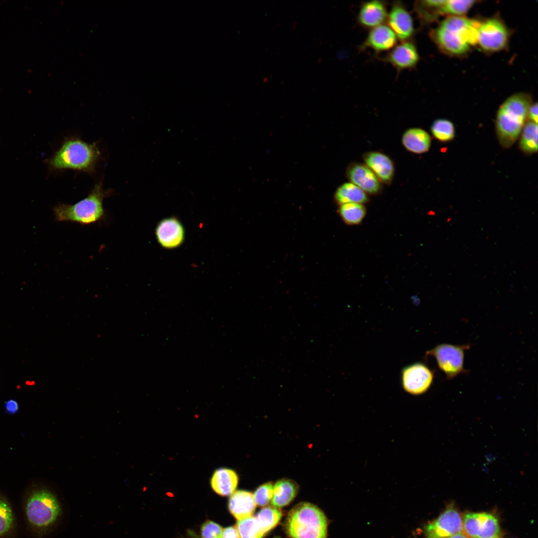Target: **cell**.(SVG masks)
Listing matches in <instances>:
<instances>
[{
	"label": "cell",
	"instance_id": "6da1fadb",
	"mask_svg": "<svg viewBox=\"0 0 538 538\" xmlns=\"http://www.w3.org/2000/svg\"><path fill=\"white\" fill-rule=\"evenodd\" d=\"M480 23L461 16H451L443 20L430 33V36L442 51L459 55L477 44Z\"/></svg>",
	"mask_w": 538,
	"mask_h": 538
},
{
	"label": "cell",
	"instance_id": "7a4b0ae2",
	"mask_svg": "<svg viewBox=\"0 0 538 538\" xmlns=\"http://www.w3.org/2000/svg\"><path fill=\"white\" fill-rule=\"evenodd\" d=\"M531 104L530 96L517 93L509 97L499 108L495 129L498 141L503 147H511L519 137L528 119Z\"/></svg>",
	"mask_w": 538,
	"mask_h": 538
},
{
	"label": "cell",
	"instance_id": "3957f363",
	"mask_svg": "<svg viewBox=\"0 0 538 538\" xmlns=\"http://www.w3.org/2000/svg\"><path fill=\"white\" fill-rule=\"evenodd\" d=\"M110 192L104 189L102 184L95 185L85 198L73 204L60 203L53 207L55 219L57 222H72L89 225L102 220L105 216L104 199Z\"/></svg>",
	"mask_w": 538,
	"mask_h": 538
},
{
	"label": "cell",
	"instance_id": "277c9868",
	"mask_svg": "<svg viewBox=\"0 0 538 538\" xmlns=\"http://www.w3.org/2000/svg\"><path fill=\"white\" fill-rule=\"evenodd\" d=\"M100 155L95 143L72 138L66 140L46 163L51 170L70 169L92 172Z\"/></svg>",
	"mask_w": 538,
	"mask_h": 538
},
{
	"label": "cell",
	"instance_id": "5b68a950",
	"mask_svg": "<svg viewBox=\"0 0 538 538\" xmlns=\"http://www.w3.org/2000/svg\"><path fill=\"white\" fill-rule=\"evenodd\" d=\"M327 526L324 514L309 503H301L293 507L285 523L290 538H327Z\"/></svg>",
	"mask_w": 538,
	"mask_h": 538
},
{
	"label": "cell",
	"instance_id": "8992f818",
	"mask_svg": "<svg viewBox=\"0 0 538 538\" xmlns=\"http://www.w3.org/2000/svg\"><path fill=\"white\" fill-rule=\"evenodd\" d=\"M25 512L29 524L33 528L44 531L56 523L62 510L55 495L42 489L33 492L28 497Z\"/></svg>",
	"mask_w": 538,
	"mask_h": 538
},
{
	"label": "cell",
	"instance_id": "52a82bcc",
	"mask_svg": "<svg viewBox=\"0 0 538 538\" xmlns=\"http://www.w3.org/2000/svg\"><path fill=\"white\" fill-rule=\"evenodd\" d=\"M469 347V345L441 344L428 351L426 354L435 358L439 368L447 379H452L465 372L464 368L465 352Z\"/></svg>",
	"mask_w": 538,
	"mask_h": 538
},
{
	"label": "cell",
	"instance_id": "ba28073f",
	"mask_svg": "<svg viewBox=\"0 0 538 538\" xmlns=\"http://www.w3.org/2000/svg\"><path fill=\"white\" fill-rule=\"evenodd\" d=\"M462 517L463 533L469 538H500L497 519L486 512H469Z\"/></svg>",
	"mask_w": 538,
	"mask_h": 538
},
{
	"label": "cell",
	"instance_id": "9c48e42d",
	"mask_svg": "<svg viewBox=\"0 0 538 538\" xmlns=\"http://www.w3.org/2000/svg\"><path fill=\"white\" fill-rule=\"evenodd\" d=\"M426 538H446L463 532L462 517L452 506L448 507L424 528Z\"/></svg>",
	"mask_w": 538,
	"mask_h": 538
},
{
	"label": "cell",
	"instance_id": "30bf717a",
	"mask_svg": "<svg viewBox=\"0 0 538 538\" xmlns=\"http://www.w3.org/2000/svg\"><path fill=\"white\" fill-rule=\"evenodd\" d=\"M508 37V30L502 21L492 18L480 23L477 43L486 51H497L505 47Z\"/></svg>",
	"mask_w": 538,
	"mask_h": 538
},
{
	"label": "cell",
	"instance_id": "8fae6325",
	"mask_svg": "<svg viewBox=\"0 0 538 538\" xmlns=\"http://www.w3.org/2000/svg\"><path fill=\"white\" fill-rule=\"evenodd\" d=\"M401 379L403 388L406 392L412 395H420L429 388L434 379V374L426 365L415 363L403 369Z\"/></svg>",
	"mask_w": 538,
	"mask_h": 538
},
{
	"label": "cell",
	"instance_id": "7c38bea8",
	"mask_svg": "<svg viewBox=\"0 0 538 538\" xmlns=\"http://www.w3.org/2000/svg\"><path fill=\"white\" fill-rule=\"evenodd\" d=\"M386 22L401 41L412 40L415 33L413 18L402 1L393 2Z\"/></svg>",
	"mask_w": 538,
	"mask_h": 538
},
{
	"label": "cell",
	"instance_id": "4fadbf2b",
	"mask_svg": "<svg viewBox=\"0 0 538 538\" xmlns=\"http://www.w3.org/2000/svg\"><path fill=\"white\" fill-rule=\"evenodd\" d=\"M381 60L391 64L398 72H401L415 67L419 60V55L414 42L409 40L401 41Z\"/></svg>",
	"mask_w": 538,
	"mask_h": 538
},
{
	"label": "cell",
	"instance_id": "5bb4252c",
	"mask_svg": "<svg viewBox=\"0 0 538 538\" xmlns=\"http://www.w3.org/2000/svg\"><path fill=\"white\" fill-rule=\"evenodd\" d=\"M388 14L387 4L382 0H369L363 2L357 16L358 24L369 30L385 24Z\"/></svg>",
	"mask_w": 538,
	"mask_h": 538
},
{
	"label": "cell",
	"instance_id": "9a60e30c",
	"mask_svg": "<svg viewBox=\"0 0 538 538\" xmlns=\"http://www.w3.org/2000/svg\"><path fill=\"white\" fill-rule=\"evenodd\" d=\"M398 40L394 32L385 23L370 29L359 49L370 48L377 53L389 51L397 44Z\"/></svg>",
	"mask_w": 538,
	"mask_h": 538
},
{
	"label": "cell",
	"instance_id": "2e32d148",
	"mask_svg": "<svg viewBox=\"0 0 538 538\" xmlns=\"http://www.w3.org/2000/svg\"><path fill=\"white\" fill-rule=\"evenodd\" d=\"M347 176L351 183L359 187L366 193L375 195L381 191V182L365 164L360 163L350 164L347 169Z\"/></svg>",
	"mask_w": 538,
	"mask_h": 538
},
{
	"label": "cell",
	"instance_id": "e0dca14e",
	"mask_svg": "<svg viewBox=\"0 0 538 538\" xmlns=\"http://www.w3.org/2000/svg\"><path fill=\"white\" fill-rule=\"evenodd\" d=\"M156 239L160 245L166 249L179 247L184 239V230L179 221L173 217L160 221L155 229Z\"/></svg>",
	"mask_w": 538,
	"mask_h": 538
},
{
	"label": "cell",
	"instance_id": "ac0fdd59",
	"mask_svg": "<svg viewBox=\"0 0 538 538\" xmlns=\"http://www.w3.org/2000/svg\"><path fill=\"white\" fill-rule=\"evenodd\" d=\"M365 165L375 174L381 182L390 184L394 178L395 167L387 155L378 151L365 153L363 156Z\"/></svg>",
	"mask_w": 538,
	"mask_h": 538
},
{
	"label": "cell",
	"instance_id": "d6986e66",
	"mask_svg": "<svg viewBox=\"0 0 538 538\" xmlns=\"http://www.w3.org/2000/svg\"><path fill=\"white\" fill-rule=\"evenodd\" d=\"M256 506L253 494L243 490L234 492L229 501L230 512L238 520L252 516Z\"/></svg>",
	"mask_w": 538,
	"mask_h": 538
},
{
	"label": "cell",
	"instance_id": "ffe728a7",
	"mask_svg": "<svg viewBox=\"0 0 538 538\" xmlns=\"http://www.w3.org/2000/svg\"><path fill=\"white\" fill-rule=\"evenodd\" d=\"M402 141L406 150L420 154L429 150L431 139L429 134L424 130L414 128L407 130L404 133Z\"/></svg>",
	"mask_w": 538,
	"mask_h": 538
},
{
	"label": "cell",
	"instance_id": "44dd1931",
	"mask_svg": "<svg viewBox=\"0 0 538 538\" xmlns=\"http://www.w3.org/2000/svg\"><path fill=\"white\" fill-rule=\"evenodd\" d=\"M238 483V476L233 470L220 468L215 471L211 480V487L218 494L227 496L232 494Z\"/></svg>",
	"mask_w": 538,
	"mask_h": 538
},
{
	"label": "cell",
	"instance_id": "7402d4cb",
	"mask_svg": "<svg viewBox=\"0 0 538 538\" xmlns=\"http://www.w3.org/2000/svg\"><path fill=\"white\" fill-rule=\"evenodd\" d=\"M446 0H417L413 4V10L420 23L429 24L442 15V8Z\"/></svg>",
	"mask_w": 538,
	"mask_h": 538
},
{
	"label": "cell",
	"instance_id": "603a6c76",
	"mask_svg": "<svg viewBox=\"0 0 538 538\" xmlns=\"http://www.w3.org/2000/svg\"><path fill=\"white\" fill-rule=\"evenodd\" d=\"M298 490L297 484L291 480L282 479L277 481L273 486L272 505L275 508L288 505L297 495Z\"/></svg>",
	"mask_w": 538,
	"mask_h": 538
},
{
	"label": "cell",
	"instance_id": "cb8c5ba5",
	"mask_svg": "<svg viewBox=\"0 0 538 538\" xmlns=\"http://www.w3.org/2000/svg\"><path fill=\"white\" fill-rule=\"evenodd\" d=\"M335 201L340 205L346 203L364 204L369 198L367 194L356 185L349 182L340 185L335 193Z\"/></svg>",
	"mask_w": 538,
	"mask_h": 538
},
{
	"label": "cell",
	"instance_id": "d4e9b609",
	"mask_svg": "<svg viewBox=\"0 0 538 538\" xmlns=\"http://www.w3.org/2000/svg\"><path fill=\"white\" fill-rule=\"evenodd\" d=\"M519 147L526 154H532L538 151V125L529 121L520 135Z\"/></svg>",
	"mask_w": 538,
	"mask_h": 538
},
{
	"label": "cell",
	"instance_id": "484cf974",
	"mask_svg": "<svg viewBox=\"0 0 538 538\" xmlns=\"http://www.w3.org/2000/svg\"><path fill=\"white\" fill-rule=\"evenodd\" d=\"M339 214L345 223L356 225L363 221L366 214V209L362 204L346 203L340 205Z\"/></svg>",
	"mask_w": 538,
	"mask_h": 538
},
{
	"label": "cell",
	"instance_id": "4316f807",
	"mask_svg": "<svg viewBox=\"0 0 538 538\" xmlns=\"http://www.w3.org/2000/svg\"><path fill=\"white\" fill-rule=\"evenodd\" d=\"M236 528L240 538H262L265 534L253 516L238 520Z\"/></svg>",
	"mask_w": 538,
	"mask_h": 538
},
{
	"label": "cell",
	"instance_id": "83f0119b",
	"mask_svg": "<svg viewBox=\"0 0 538 538\" xmlns=\"http://www.w3.org/2000/svg\"><path fill=\"white\" fill-rule=\"evenodd\" d=\"M282 516L280 510L275 507L263 508L255 517L265 534L274 528Z\"/></svg>",
	"mask_w": 538,
	"mask_h": 538
},
{
	"label": "cell",
	"instance_id": "f1b7e54d",
	"mask_svg": "<svg viewBox=\"0 0 538 538\" xmlns=\"http://www.w3.org/2000/svg\"><path fill=\"white\" fill-rule=\"evenodd\" d=\"M431 132L436 139L441 142H447L454 138L455 131L451 122L446 119H437L432 123Z\"/></svg>",
	"mask_w": 538,
	"mask_h": 538
},
{
	"label": "cell",
	"instance_id": "f546056e",
	"mask_svg": "<svg viewBox=\"0 0 538 538\" xmlns=\"http://www.w3.org/2000/svg\"><path fill=\"white\" fill-rule=\"evenodd\" d=\"M14 518L9 503L0 497V537L5 536L13 528Z\"/></svg>",
	"mask_w": 538,
	"mask_h": 538
},
{
	"label": "cell",
	"instance_id": "4dcf8cb0",
	"mask_svg": "<svg viewBox=\"0 0 538 538\" xmlns=\"http://www.w3.org/2000/svg\"><path fill=\"white\" fill-rule=\"evenodd\" d=\"M475 2L474 0H446L442 8V14L460 16L465 14Z\"/></svg>",
	"mask_w": 538,
	"mask_h": 538
},
{
	"label": "cell",
	"instance_id": "1f68e13d",
	"mask_svg": "<svg viewBox=\"0 0 538 538\" xmlns=\"http://www.w3.org/2000/svg\"><path fill=\"white\" fill-rule=\"evenodd\" d=\"M273 486L270 482L265 483L256 490L254 498L257 505L265 506L271 500Z\"/></svg>",
	"mask_w": 538,
	"mask_h": 538
},
{
	"label": "cell",
	"instance_id": "d6a6232c",
	"mask_svg": "<svg viewBox=\"0 0 538 538\" xmlns=\"http://www.w3.org/2000/svg\"><path fill=\"white\" fill-rule=\"evenodd\" d=\"M223 529L218 524L207 521L201 526V538H222Z\"/></svg>",
	"mask_w": 538,
	"mask_h": 538
},
{
	"label": "cell",
	"instance_id": "836d02e7",
	"mask_svg": "<svg viewBox=\"0 0 538 538\" xmlns=\"http://www.w3.org/2000/svg\"><path fill=\"white\" fill-rule=\"evenodd\" d=\"M222 538H240L235 527H229L223 530Z\"/></svg>",
	"mask_w": 538,
	"mask_h": 538
},
{
	"label": "cell",
	"instance_id": "e575fe53",
	"mask_svg": "<svg viewBox=\"0 0 538 538\" xmlns=\"http://www.w3.org/2000/svg\"><path fill=\"white\" fill-rule=\"evenodd\" d=\"M528 119L530 121L538 124V104H531L528 115Z\"/></svg>",
	"mask_w": 538,
	"mask_h": 538
},
{
	"label": "cell",
	"instance_id": "d590c367",
	"mask_svg": "<svg viewBox=\"0 0 538 538\" xmlns=\"http://www.w3.org/2000/svg\"><path fill=\"white\" fill-rule=\"evenodd\" d=\"M5 408L8 413L13 414L17 411L18 405L15 401L10 400L5 403Z\"/></svg>",
	"mask_w": 538,
	"mask_h": 538
},
{
	"label": "cell",
	"instance_id": "8d00e7d4",
	"mask_svg": "<svg viewBox=\"0 0 538 538\" xmlns=\"http://www.w3.org/2000/svg\"><path fill=\"white\" fill-rule=\"evenodd\" d=\"M446 538H469L463 532L457 534Z\"/></svg>",
	"mask_w": 538,
	"mask_h": 538
}]
</instances>
